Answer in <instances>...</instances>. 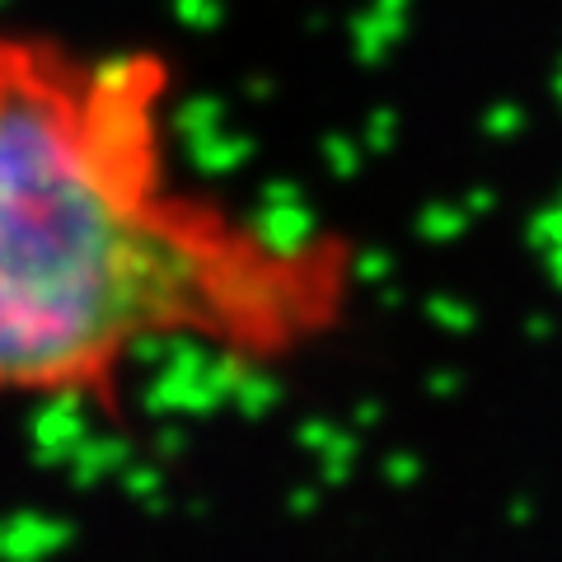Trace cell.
Listing matches in <instances>:
<instances>
[{"mask_svg": "<svg viewBox=\"0 0 562 562\" xmlns=\"http://www.w3.org/2000/svg\"><path fill=\"white\" fill-rule=\"evenodd\" d=\"M342 239L221 198L179 155V70L0 20V403H117L150 357L272 366L338 328Z\"/></svg>", "mask_w": 562, "mask_h": 562, "instance_id": "cell-1", "label": "cell"}]
</instances>
